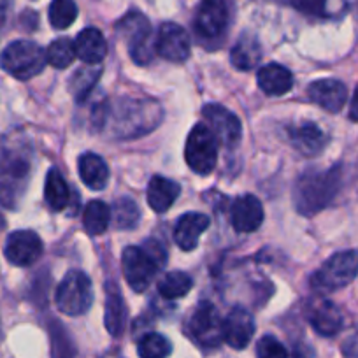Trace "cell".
<instances>
[{
    "label": "cell",
    "instance_id": "cell-28",
    "mask_svg": "<svg viewBox=\"0 0 358 358\" xmlns=\"http://www.w3.org/2000/svg\"><path fill=\"white\" fill-rule=\"evenodd\" d=\"M44 199H46V204L50 206L51 211L58 213L67 208L71 192H69L67 181L57 169H51L48 172L46 185H44Z\"/></svg>",
    "mask_w": 358,
    "mask_h": 358
},
{
    "label": "cell",
    "instance_id": "cell-26",
    "mask_svg": "<svg viewBox=\"0 0 358 358\" xmlns=\"http://www.w3.org/2000/svg\"><path fill=\"white\" fill-rule=\"evenodd\" d=\"M262 60V48L258 41L251 36H243L237 41L230 53V62L237 71L248 72L257 67Z\"/></svg>",
    "mask_w": 358,
    "mask_h": 358
},
{
    "label": "cell",
    "instance_id": "cell-1",
    "mask_svg": "<svg viewBox=\"0 0 358 358\" xmlns=\"http://www.w3.org/2000/svg\"><path fill=\"white\" fill-rule=\"evenodd\" d=\"M343 174L341 167L306 172L294 188V204L301 215L313 216L323 211L339 194Z\"/></svg>",
    "mask_w": 358,
    "mask_h": 358
},
{
    "label": "cell",
    "instance_id": "cell-17",
    "mask_svg": "<svg viewBox=\"0 0 358 358\" xmlns=\"http://www.w3.org/2000/svg\"><path fill=\"white\" fill-rule=\"evenodd\" d=\"M308 95L325 111L339 113L348 101V88L339 79H318L309 85Z\"/></svg>",
    "mask_w": 358,
    "mask_h": 358
},
{
    "label": "cell",
    "instance_id": "cell-24",
    "mask_svg": "<svg viewBox=\"0 0 358 358\" xmlns=\"http://www.w3.org/2000/svg\"><path fill=\"white\" fill-rule=\"evenodd\" d=\"M79 176L92 190H104L109 181V167L99 155L85 153L79 158Z\"/></svg>",
    "mask_w": 358,
    "mask_h": 358
},
{
    "label": "cell",
    "instance_id": "cell-29",
    "mask_svg": "<svg viewBox=\"0 0 358 358\" xmlns=\"http://www.w3.org/2000/svg\"><path fill=\"white\" fill-rule=\"evenodd\" d=\"M111 222V209L102 201H92L83 213V225L90 236H101Z\"/></svg>",
    "mask_w": 358,
    "mask_h": 358
},
{
    "label": "cell",
    "instance_id": "cell-9",
    "mask_svg": "<svg viewBox=\"0 0 358 358\" xmlns=\"http://www.w3.org/2000/svg\"><path fill=\"white\" fill-rule=\"evenodd\" d=\"M185 160L199 176H208L215 171L218 162V139L204 123H199L192 129L185 146Z\"/></svg>",
    "mask_w": 358,
    "mask_h": 358
},
{
    "label": "cell",
    "instance_id": "cell-23",
    "mask_svg": "<svg viewBox=\"0 0 358 358\" xmlns=\"http://www.w3.org/2000/svg\"><path fill=\"white\" fill-rule=\"evenodd\" d=\"M179 185L172 179L155 176L148 185V204L155 213H165L171 209L176 199L179 197Z\"/></svg>",
    "mask_w": 358,
    "mask_h": 358
},
{
    "label": "cell",
    "instance_id": "cell-6",
    "mask_svg": "<svg viewBox=\"0 0 358 358\" xmlns=\"http://www.w3.org/2000/svg\"><path fill=\"white\" fill-rule=\"evenodd\" d=\"M46 62V51L34 41L25 39L9 44L0 58L2 69L20 81H29L41 74Z\"/></svg>",
    "mask_w": 358,
    "mask_h": 358
},
{
    "label": "cell",
    "instance_id": "cell-36",
    "mask_svg": "<svg viewBox=\"0 0 358 358\" xmlns=\"http://www.w3.org/2000/svg\"><path fill=\"white\" fill-rule=\"evenodd\" d=\"M257 358H288V351L274 336H264L257 343Z\"/></svg>",
    "mask_w": 358,
    "mask_h": 358
},
{
    "label": "cell",
    "instance_id": "cell-27",
    "mask_svg": "<svg viewBox=\"0 0 358 358\" xmlns=\"http://www.w3.org/2000/svg\"><path fill=\"white\" fill-rule=\"evenodd\" d=\"M292 6L315 18H341L348 11V0H292Z\"/></svg>",
    "mask_w": 358,
    "mask_h": 358
},
{
    "label": "cell",
    "instance_id": "cell-34",
    "mask_svg": "<svg viewBox=\"0 0 358 358\" xmlns=\"http://www.w3.org/2000/svg\"><path fill=\"white\" fill-rule=\"evenodd\" d=\"M113 215H115V225L118 229H134L139 223V206L132 199H118L113 206Z\"/></svg>",
    "mask_w": 358,
    "mask_h": 358
},
{
    "label": "cell",
    "instance_id": "cell-10",
    "mask_svg": "<svg viewBox=\"0 0 358 358\" xmlns=\"http://www.w3.org/2000/svg\"><path fill=\"white\" fill-rule=\"evenodd\" d=\"M188 334L202 348H218L223 343V320L211 302H201L192 313Z\"/></svg>",
    "mask_w": 358,
    "mask_h": 358
},
{
    "label": "cell",
    "instance_id": "cell-25",
    "mask_svg": "<svg viewBox=\"0 0 358 358\" xmlns=\"http://www.w3.org/2000/svg\"><path fill=\"white\" fill-rule=\"evenodd\" d=\"M106 329L113 337H120L127 327V308L116 285H109L106 294Z\"/></svg>",
    "mask_w": 358,
    "mask_h": 358
},
{
    "label": "cell",
    "instance_id": "cell-2",
    "mask_svg": "<svg viewBox=\"0 0 358 358\" xmlns=\"http://www.w3.org/2000/svg\"><path fill=\"white\" fill-rule=\"evenodd\" d=\"M113 118H104L101 123L113 122V132L120 137H136L150 132L162 120V108L155 101H132L120 99L111 106Z\"/></svg>",
    "mask_w": 358,
    "mask_h": 358
},
{
    "label": "cell",
    "instance_id": "cell-32",
    "mask_svg": "<svg viewBox=\"0 0 358 358\" xmlns=\"http://www.w3.org/2000/svg\"><path fill=\"white\" fill-rule=\"evenodd\" d=\"M172 351V344L162 334L151 332L139 339L137 353L141 358H167Z\"/></svg>",
    "mask_w": 358,
    "mask_h": 358
},
{
    "label": "cell",
    "instance_id": "cell-31",
    "mask_svg": "<svg viewBox=\"0 0 358 358\" xmlns=\"http://www.w3.org/2000/svg\"><path fill=\"white\" fill-rule=\"evenodd\" d=\"M76 58H78V53H76L74 43L67 37H60V39L53 41L46 50L48 64L53 65L55 69L69 67Z\"/></svg>",
    "mask_w": 358,
    "mask_h": 358
},
{
    "label": "cell",
    "instance_id": "cell-30",
    "mask_svg": "<svg viewBox=\"0 0 358 358\" xmlns=\"http://www.w3.org/2000/svg\"><path fill=\"white\" fill-rule=\"evenodd\" d=\"M192 287H194V280L187 273H181V271L167 273L158 281V292L167 301H176V299L185 297L192 290Z\"/></svg>",
    "mask_w": 358,
    "mask_h": 358
},
{
    "label": "cell",
    "instance_id": "cell-33",
    "mask_svg": "<svg viewBox=\"0 0 358 358\" xmlns=\"http://www.w3.org/2000/svg\"><path fill=\"white\" fill-rule=\"evenodd\" d=\"M78 18V6L74 0H53L50 6V23L53 29H69Z\"/></svg>",
    "mask_w": 358,
    "mask_h": 358
},
{
    "label": "cell",
    "instance_id": "cell-21",
    "mask_svg": "<svg viewBox=\"0 0 358 358\" xmlns=\"http://www.w3.org/2000/svg\"><path fill=\"white\" fill-rule=\"evenodd\" d=\"M74 46L78 58H81L88 65L101 64L108 55V44H106L104 36H102L101 30L92 29V27L79 32Z\"/></svg>",
    "mask_w": 358,
    "mask_h": 358
},
{
    "label": "cell",
    "instance_id": "cell-12",
    "mask_svg": "<svg viewBox=\"0 0 358 358\" xmlns=\"http://www.w3.org/2000/svg\"><path fill=\"white\" fill-rule=\"evenodd\" d=\"M4 253L13 265L29 267L43 255V241L32 230H18L8 237Z\"/></svg>",
    "mask_w": 358,
    "mask_h": 358
},
{
    "label": "cell",
    "instance_id": "cell-37",
    "mask_svg": "<svg viewBox=\"0 0 358 358\" xmlns=\"http://www.w3.org/2000/svg\"><path fill=\"white\" fill-rule=\"evenodd\" d=\"M344 358H358V332L350 336L343 344Z\"/></svg>",
    "mask_w": 358,
    "mask_h": 358
},
{
    "label": "cell",
    "instance_id": "cell-11",
    "mask_svg": "<svg viewBox=\"0 0 358 358\" xmlns=\"http://www.w3.org/2000/svg\"><path fill=\"white\" fill-rule=\"evenodd\" d=\"M155 51L162 58L174 64H181L190 57L192 41L187 30L176 23H164L158 30V37L155 41Z\"/></svg>",
    "mask_w": 358,
    "mask_h": 358
},
{
    "label": "cell",
    "instance_id": "cell-3",
    "mask_svg": "<svg viewBox=\"0 0 358 358\" xmlns=\"http://www.w3.org/2000/svg\"><path fill=\"white\" fill-rule=\"evenodd\" d=\"M30 151L25 148H11L0 155V204L9 209L18 206L29 185Z\"/></svg>",
    "mask_w": 358,
    "mask_h": 358
},
{
    "label": "cell",
    "instance_id": "cell-14",
    "mask_svg": "<svg viewBox=\"0 0 358 358\" xmlns=\"http://www.w3.org/2000/svg\"><path fill=\"white\" fill-rule=\"evenodd\" d=\"M229 23V9L223 0H202L195 15V30L204 39L222 36Z\"/></svg>",
    "mask_w": 358,
    "mask_h": 358
},
{
    "label": "cell",
    "instance_id": "cell-20",
    "mask_svg": "<svg viewBox=\"0 0 358 358\" xmlns=\"http://www.w3.org/2000/svg\"><path fill=\"white\" fill-rule=\"evenodd\" d=\"M260 90L268 97H281L288 94L294 86V76L287 67L280 64H267L260 67L257 76Z\"/></svg>",
    "mask_w": 358,
    "mask_h": 358
},
{
    "label": "cell",
    "instance_id": "cell-15",
    "mask_svg": "<svg viewBox=\"0 0 358 358\" xmlns=\"http://www.w3.org/2000/svg\"><path fill=\"white\" fill-rule=\"evenodd\" d=\"M306 316H308L309 325L323 337H334L343 329V313L334 302L327 301V299L309 301L308 308H306Z\"/></svg>",
    "mask_w": 358,
    "mask_h": 358
},
{
    "label": "cell",
    "instance_id": "cell-7",
    "mask_svg": "<svg viewBox=\"0 0 358 358\" xmlns=\"http://www.w3.org/2000/svg\"><path fill=\"white\" fill-rule=\"evenodd\" d=\"M118 32L125 39L130 57L136 64L148 65L153 60V29L143 13L132 11L123 16L122 22L118 23Z\"/></svg>",
    "mask_w": 358,
    "mask_h": 358
},
{
    "label": "cell",
    "instance_id": "cell-19",
    "mask_svg": "<svg viewBox=\"0 0 358 358\" xmlns=\"http://www.w3.org/2000/svg\"><path fill=\"white\" fill-rule=\"evenodd\" d=\"M209 216L202 213H187L179 216L174 227V241L183 251H192L197 248L202 232L208 230Z\"/></svg>",
    "mask_w": 358,
    "mask_h": 358
},
{
    "label": "cell",
    "instance_id": "cell-38",
    "mask_svg": "<svg viewBox=\"0 0 358 358\" xmlns=\"http://www.w3.org/2000/svg\"><path fill=\"white\" fill-rule=\"evenodd\" d=\"M350 120H351V122H358V86H357V88H355L353 99H351Z\"/></svg>",
    "mask_w": 358,
    "mask_h": 358
},
{
    "label": "cell",
    "instance_id": "cell-4",
    "mask_svg": "<svg viewBox=\"0 0 358 358\" xmlns=\"http://www.w3.org/2000/svg\"><path fill=\"white\" fill-rule=\"evenodd\" d=\"M165 253L157 243H146V246H129L122 255L123 276L127 283L137 294H143L157 276Z\"/></svg>",
    "mask_w": 358,
    "mask_h": 358
},
{
    "label": "cell",
    "instance_id": "cell-13",
    "mask_svg": "<svg viewBox=\"0 0 358 358\" xmlns=\"http://www.w3.org/2000/svg\"><path fill=\"white\" fill-rule=\"evenodd\" d=\"M202 115L208 120V127L213 130L216 139L222 141L223 146L234 148L239 144L243 136V127L239 118L229 109L220 104H208L202 109Z\"/></svg>",
    "mask_w": 358,
    "mask_h": 358
},
{
    "label": "cell",
    "instance_id": "cell-8",
    "mask_svg": "<svg viewBox=\"0 0 358 358\" xmlns=\"http://www.w3.org/2000/svg\"><path fill=\"white\" fill-rule=\"evenodd\" d=\"M55 302L64 315H85L94 302V288H92L90 278L81 271H71V273L65 274V278L57 288Z\"/></svg>",
    "mask_w": 358,
    "mask_h": 358
},
{
    "label": "cell",
    "instance_id": "cell-39",
    "mask_svg": "<svg viewBox=\"0 0 358 358\" xmlns=\"http://www.w3.org/2000/svg\"><path fill=\"white\" fill-rule=\"evenodd\" d=\"M6 18V2L4 0H0V23L4 22Z\"/></svg>",
    "mask_w": 358,
    "mask_h": 358
},
{
    "label": "cell",
    "instance_id": "cell-18",
    "mask_svg": "<svg viewBox=\"0 0 358 358\" xmlns=\"http://www.w3.org/2000/svg\"><path fill=\"white\" fill-rule=\"evenodd\" d=\"M264 222V208L255 195H243L232 206V227L239 234L255 232Z\"/></svg>",
    "mask_w": 358,
    "mask_h": 358
},
{
    "label": "cell",
    "instance_id": "cell-22",
    "mask_svg": "<svg viewBox=\"0 0 358 358\" xmlns=\"http://www.w3.org/2000/svg\"><path fill=\"white\" fill-rule=\"evenodd\" d=\"M327 136L318 125L315 123H304L290 129V143L297 151H301L306 157H315L322 153L327 144Z\"/></svg>",
    "mask_w": 358,
    "mask_h": 358
},
{
    "label": "cell",
    "instance_id": "cell-5",
    "mask_svg": "<svg viewBox=\"0 0 358 358\" xmlns=\"http://www.w3.org/2000/svg\"><path fill=\"white\" fill-rule=\"evenodd\" d=\"M358 276V251L344 250L334 253L322 267L313 274L311 287L316 292H337L353 283Z\"/></svg>",
    "mask_w": 358,
    "mask_h": 358
},
{
    "label": "cell",
    "instance_id": "cell-16",
    "mask_svg": "<svg viewBox=\"0 0 358 358\" xmlns=\"http://www.w3.org/2000/svg\"><path fill=\"white\" fill-rule=\"evenodd\" d=\"M255 320L246 309L236 308L223 320V341L234 350H244L253 339Z\"/></svg>",
    "mask_w": 358,
    "mask_h": 358
},
{
    "label": "cell",
    "instance_id": "cell-35",
    "mask_svg": "<svg viewBox=\"0 0 358 358\" xmlns=\"http://www.w3.org/2000/svg\"><path fill=\"white\" fill-rule=\"evenodd\" d=\"M99 76H101V69H81V71H78L72 76L71 90L78 101L79 99H85L90 90L94 88Z\"/></svg>",
    "mask_w": 358,
    "mask_h": 358
}]
</instances>
